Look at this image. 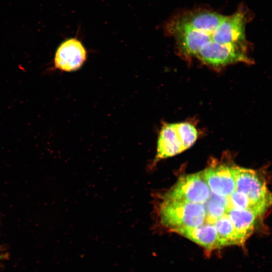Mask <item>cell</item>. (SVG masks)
Listing matches in <instances>:
<instances>
[{"label":"cell","instance_id":"6da1fadb","mask_svg":"<svg viewBox=\"0 0 272 272\" xmlns=\"http://www.w3.org/2000/svg\"><path fill=\"white\" fill-rule=\"evenodd\" d=\"M243 11L225 16L209 11L187 12L168 24L179 54L221 69L236 63H251Z\"/></svg>","mask_w":272,"mask_h":272},{"label":"cell","instance_id":"9c48e42d","mask_svg":"<svg viewBox=\"0 0 272 272\" xmlns=\"http://www.w3.org/2000/svg\"><path fill=\"white\" fill-rule=\"evenodd\" d=\"M228 216L238 234L245 241L252 233L256 218L258 216L249 209H231Z\"/></svg>","mask_w":272,"mask_h":272},{"label":"cell","instance_id":"52a82bcc","mask_svg":"<svg viewBox=\"0 0 272 272\" xmlns=\"http://www.w3.org/2000/svg\"><path fill=\"white\" fill-rule=\"evenodd\" d=\"M211 191L217 195L228 197L235 191L233 167L218 165L202 171Z\"/></svg>","mask_w":272,"mask_h":272},{"label":"cell","instance_id":"5b68a950","mask_svg":"<svg viewBox=\"0 0 272 272\" xmlns=\"http://www.w3.org/2000/svg\"><path fill=\"white\" fill-rule=\"evenodd\" d=\"M235 189L244 193L250 202L264 212L270 201L265 182L251 169L233 167Z\"/></svg>","mask_w":272,"mask_h":272},{"label":"cell","instance_id":"ba28073f","mask_svg":"<svg viewBox=\"0 0 272 272\" xmlns=\"http://www.w3.org/2000/svg\"><path fill=\"white\" fill-rule=\"evenodd\" d=\"M174 232L209 250L221 247L216 227L211 224L205 223L195 227L181 228Z\"/></svg>","mask_w":272,"mask_h":272},{"label":"cell","instance_id":"3957f363","mask_svg":"<svg viewBox=\"0 0 272 272\" xmlns=\"http://www.w3.org/2000/svg\"><path fill=\"white\" fill-rule=\"evenodd\" d=\"M160 206L161 223L174 232L181 228L195 227L205 223L207 214L203 203L162 199Z\"/></svg>","mask_w":272,"mask_h":272},{"label":"cell","instance_id":"277c9868","mask_svg":"<svg viewBox=\"0 0 272 272\" xmlns=\"http://www.w3.org/2000/svg\"><path fill=\"white\" fill-rule=\"evenodd\" d=\"M211 191L202 172L180 178L175 184L162 196V199L203 203Z\"/></svg>","mask_w":272,"mask_h":272},{"label":"cell","instance_id":"7a4b0ae2","mask_svg":"<svg viewBox=\"0 0 272 272\" xmlns=\"http://www.w3.org/2000/svg\"><path fill=\"white\" fill-rule=\"evenodd\" d=\"M198 136L197 129L191 122L164 123L159 132L154 164L189 148Z\"/></svg>","mask_w":272,"mask_h":272},{"label":"cell","instance_id":"8992f818","mask_svg":"<svg viewBox=\"0 0 272 272\" xmlns=\"http://www.w3.org/2000/svg\"><path fill=\"white\" fill-rule=\"evenodd\" d=\"M86 50L76 38L63 42L58 47L54 57L55 69L64 72H73L80 69L87 57Z\"/></svg>","mask_w":272,"mask_h":272}]
</instances>
